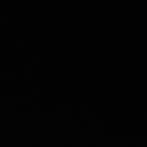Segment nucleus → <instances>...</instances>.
Listing matches in <instances>:
<instances>
[]
</instances>
